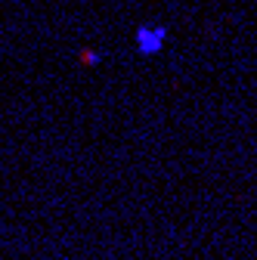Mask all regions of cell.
Masks as SVG:
<instances>
[{"mask_svg": "<svg viewBox=\"0 0 257 260\" xmlns=\"http://www.w3.org/2000/svg\"><path fill=\"white\" fill-rule=\"evenodd\" d=\"M81 59H84V62H90V65H96V62H100L103 56H100V53H93V50H90V53H84Z\"/></svg>", "mask_w": 257, "mask_h": 260, "instance_id": "cell-2", "label": "cell"}, {"mask_svg": "<svg viewBox=\"0 0 257 260\" xmlns=\"http://www.w3.org/2000/svg\"><path fill=\"white\" fill-rule=\"evenodd\" d=\"M165 38H168V31L162 25H143L137 31V50L143 56H152V53H158L165 47Z\"/></svg>", "mask_w": 257, "mask_h": 260, "instance_id": "cell-1", "label": "cell"}]
</instances>
